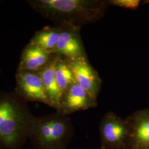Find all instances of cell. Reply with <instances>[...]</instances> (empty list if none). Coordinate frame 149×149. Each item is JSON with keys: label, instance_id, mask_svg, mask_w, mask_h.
<instances>
[{"label": "cell", "instance_id": "obj_1", "mask_svg": "<svg viewBox=\"0 0 149 149\" xmlns=\"http://www.w3.org/2000/svg\"><path fill=\"white\" fill-rule=\"evenodd\" d=\"M27 2L56 27L79 31L84 26L99 21L109 5L102 0H31Z\"/></svg>", "mask_w": 149, "mask_h": 149}, {"label": "cell", "instance_id": "obj_2", "mask_svg": "<svg viewBox=\"0 0 149 149\" xmlns=\"http://www.w3.org/2000/svg\"><path fill=\"white\" fill-rule=\"evenodd\" d=\"M36 118L15 92L0 91V149H22Z\"/></svg>", "mask_w": 149, "mask_h": 149}, {"label": "cell", "instance_id": "obj_3", "mask_svg": "<svg viewBox=\"0 0 149 149\" xmlns=\"http://www.w3.org/2000/svg\"><path fill=\"white\" fill-rule=\"evenodd\" d=\"M74 134L70 119L56 111L36 118L29 141L33 149H67Z\"/></svg>", "mask_w": 149, "mask_h": 149}, {"label": "cell", "instance_id": "obj_4", "mask_svg": "<svg viewBox=\"0 0 149 149\" xmlns=\"http://www.w3.org/2000/svg\"><path fill=\"white\" fill-rule=\"evenodd\" d=\"M101 149L129 148L130 130L125 119L112 112L106 113L100 125Z\"/></svg>", "mask_w": 149, "mask_h": 149}, {"label": "cell", "instance_id": "obj_5", "mask_svg": "<svg viewBox=\"0 0 149 149\" xmlns=\"http://www.w3.org/2000/svg\"><path fill=\"white\" fill-rule=\"evenodd\" d=\"M15 92L26 101L37 102L51 107L41 76L37 71L17 70Z\"/></svg>", "mask_w": 149, "mask_h": 149}, {"label": "cell", "instance_id": "obj_6", "mask_svg": "<svg viewBox=\"0 0 149 149\" xmlns=\"http://www.w3.org/2000/svg\"><path fill=\"white\" fill-rule=\"evenodd\" d=\"M65 59L72 71L76 82L93 100L97 101L102 81L97 71L88 61L86 56L77 59Z\"/></svg>", "mask_w": 149, "mask_h": 149}, {"label": "cell", "instance_id": "obj_7", "mask_svg": "<svg viewBox=\"0 0 149 149\" xmlns=\"http://www.w3.org/2000/svg\"><path fill=\"white\" fill-rule=\"evenodd\" d=\"M125 119L130 130V149H149V108L134 112Z\"/></svg>", "mask_w": 149, "mask_h": 149}, {"label": "cell", "instance_id": "obj_8", "mask_svg": "<svg viewBox=\"0 0 149 149\" xmlns=\"http://www.w3.org/2000/svg\"><path fill=\"white\" fill-rule=\"evenodd\" d=\"M97 106V102L75 82L64 93L56 111L68 116L74 112L95 108Z\"/></svg>", "mask_w": 149, "mask_h": 149}, {"label": "cell", "instance_id": "obj_9", "mask_svg": "<svg viewBox=\"0 0 149 149\" xmlns=\"http://www.w3.org/2000/svg\"><path fill=\"white\" fill-rule=\"evenodd\" d=\"M59 42L52 54L66 59H77L86 56L85 50L79 36V31L62 28Z\"/></svg>", "mask_w": 149, "mask_h": 149}, {"label": "cell", "instance_id": "obj_10", "mask_svg": "<svg viewBox=\"0 0 149 149\" xmlns=\"http://www.w3.org/2000/svg\"><path fill=\"white\" fill-rule=\"evenodd\" d=\"M54 56V55L29 43L22 50L17 70L38 72L48 65Z\"/></svg>", "mask_w": 149, "mask_h": 149}, {"label": "cell", "instance_id": "obj_11", "mask_svg": "<svg viewBox=\"0 0 149 149\" xmlns=\"http://www.w3.org/2000/svg\"><path fill=\"white\" fill-rule=\"evenodd\" d=\"M56 59L57 55H54L49 64L38 72L41 76L43 85L51 103V107L57 111L59 108L63 94L59 89L55 78V68Z\"/></svg>", "mask_w": 149, "mask_h": 149}, {"label": "cell", "instance_id": "obj_12", "mask_svg": "<svg viewBox=\"0 0 149 149\" xmlns=\"http://www.w3.org/2000/svg\"><path fill=\"white\" fill-rule=\"evenodd\" d=\"M61 30V27L56 26L45 27L34 34L29 43L52 54L59 42Z\"/></svg>", "mask_w": 149, "mask_h": 149}, {"label": "cell", "instance_id": "obj_13", "mask_svg": "<svg viewBox=\"0 0 149 149\" xmlns=\"http://www.w3.org/2000/svg\"><path fill=\"white\" fill-rule=\"evenodd\" d=\"M55 74L58 85L63 96L70 86L76 81L72 71L66 59L61 56H57Z\"/></svg>", "mask_w": 149, "mask_h": 149}, {"label": "cell", "instance_id": "obj_14", "mask_svg": "<svg viewBox=\"0 0 149 149\" xmlns=\"http://www.w3.org/2000/svg\"><path fill=\"white\" fill-rule=\"evenodd\" d=\"M109 5L135 10L141 3L140 0H111L108 1Z\"/></svg>", "mask_w": 149, "mask_h": 149}, {"label": "cell", "instance_id": "obj_15", "mask_svg": "<svg viewBox=\"0 0 149 149\" xmlns=\"http://www.w3.org/2000/svg\"><path fill=\"white\" fill-rule=\"evenodd\" d=\"M145 3H149V1H145Z\"/></svg>", "mask_w": 149, "mask_h": 149}, {"label": "cell", "instance_id": "obj_16", "mask_svg": "<svg viewBox=\"0 0 149 149\" xmlns=\"http://www.w3.org/2000/svg\"><path fill=\"white\" fill-rule=\"evenodd\" d=\"M130 149V148H128V149Z\"/></svg>", "mask_w": 149, "mask_h": 149}]
</instances>
